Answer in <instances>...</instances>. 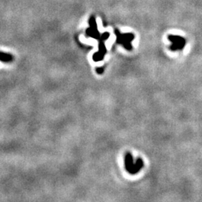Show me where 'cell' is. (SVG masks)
Masks as SVG:
<instances>
[{"label":"cell","mask_w":202,"mask_h":202,"mask_svg":"<svg viewBox=\"0 0 202 202\" xmlns=\"http://www.w3.org/2000/svg\"><path fill=\"white\" fill-rule=\"evenodd\" d=\"M115 33L117 35L118 42L122 44L127 49L130 50L131 48L130 41L134 38V35L132 34H123V35H121L118 30H115Z\"/></svg>","instance_id":"obj_1"},{"label":"cell","mask_w":202,"mask_h":202,"mask_svg":"<svg viewBox=\"0 0 202 202\" xmlns=\"http://www.w3.org/2000/svg\"><path fill=\"white\" fill-rule=\"evenodd\" d=\"M168 39L173 43V44L171 45V50H181L183 48L185 44V39L182 37L177 36V35H169L168 36Z\"/></svg>","instance_id":"obj_2"},{"label":"cell","mask_w":202,"mask_h":202,"mask_svg":"<svg viewBox=\"0 0 202 202\" xmlns=\"http://www.w3.org/2000/svg\"><path fill=\"white\" fill-rule=\"evenodd\" d=\"M89 23H90V27L87 29V31H86L87 35L90 37H94V38H96V39L100 38V35H99V31L98 30H97L96 21H95V19L94 17H91L90 18Z\"/></svg>","instance_id":"obj_3"},{"label":"cell","mask_w":202,"mask_h":202,"mask_svg":"<svg viewBox=\"0 0 202 202\" xmlns=\"http://www.w3.org/2000/svg\"><path fill=\"white\" fill-rule=\"evenodd\" d=\"M106 46H105L103 41L100 40V44H99V51L96 52V53L93 55L94 61H98L103 60L105 54H106Z\"/></svg>","instance_id":"obj_4"},{"label":"cell","mask_w":202,"mask_h":202,"mask_svg":"<svg viewBox=\"0 0 202 202\" xmlns=\"http://www.w3.org/2000/svg\"><path fill=\"white\" fill-rule=\"evenodd\" d=\"M13 58L12 56L9 54L3 53V52H0V60L2 61H5V62H7V61H12Z\"/></svg>","instance_id":"obj_5"},{"label":"cell","mask_w":202,"mask_h":202,"mask_svg":"<svg viewBox=\"0 0 202 202\" xmlns=\"http://www.w3.org/2000/svg\"><path fill=\"white\" fill-rule=\"evenodd\" d=\"M109 35H110L109 33H108V32H105L103 34H102L100 37V40H101V41L106 40V39H107L108 37H109Z\"/></svg>","instance_id":"obj_6"},{"label":"cell","mask_w":202,"mask_h":202,"mask_svg":"<svg viewBox=\"0 0 202 202\" xmlns=\"http://www.w3.org/2000/svg\"><path fill=\"white\" fill-rule=\"evenodd\" d=\"M97 72L98 74H102L103 72V68H97Z\"/></svg>","instance_id":"obj_7"}]
</instances>
